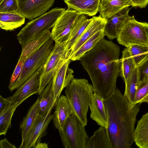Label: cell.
I'll return each instance as SVG.
<instances>
[{
    "mask_svg": "<svg viewBox=\"0 0 148 148\" xmlns=\"http://www.w3.org/2000/svg\"><path fill=\"white\" fill-rule=\"evenodd\" d=\"M113 148L107 128L102 126L88 138L86 148Z\"/></svg>",
    "mask_w": 148,
    "mask_h": 148,
    "instance_id": "obj_24",
    "label": "cell"
},
{
    "mask_svg": "<svg viewBox=\"0 0 148 148\" xmlns=\"http://www.w3.org/2000/svg\"><path fill=\"white\" fill-rule=\"evenodd\" d=\"M12 104L10 101L7 98H5L0 96V113Z\"/></svg>",
    "mask_w": 148,
    "mask_h": 148,
    "instance_id": "obj_35",
    "label": "cell"
},
{
    "mask_svg": "<svg viewBox=\"0 0 148 148\" xmlns=\"http://www.w3.org/2000/svg\"><path fill=\"white\" fill-rule=\"evenodd\" d=\"M35 148H48V144L45 143H42L40 141L36 145Z\"/></svg>",
    "mask_w": 148,
    "mask_h": 148,
    "instance_id": "obj_37",
    "label": "cell"
},
{
    "mask_svg": "<svg viewBox=\"0 0 148 148\" xmlns=\"http://www.w3.org/2000/svg\"><path fill=\"white\" fill-rule=\"evenodd\" d=\"M132 5L130 0H102L99 3L98 12L101 17L106 20L124 8Z\"/></svg>",
    "mask_w": 148,
    "mask_h": 148,
    "instance_id": "obj_19",
    "label": "cell"
},
{
    "mask_svg": "<svg viewBox=\"0 0 148 148\" xmlns=\"http://www.w3.org/2000/svg\"><path fill=\"white\" fill-rule=\"evenodd\" d=\"M106 22V20L100 15L99 16H93L90 22L71 50L69 58L97 32L104 30Z\"/></svg>",
    "mask_w": 148,
    "mask_h": 148,
    "instance_id": "obj_15",
    "label": "cell"
},
{
    "mask_svg": "<svg viewBox=\"0 0 148 148\" xmlns=\"http://www.w3.org/2000/svg\"><path fill=\"white\" fill-rule=\"evenodd\" d=\"M120 60V75L125 82L137 66L126 47L122 51V57Z\"/></svg>",
    "mask_w": 148,
    "mask_h": 148,
    "instance_id": "obj_28",
    "label": "cell"
},
{
    "mask_svg": "<svg viewBox=\"0 0 148 148\" xmlns=\"http://www.w3.org/2000/svg\"><path fill=\"white\" fill-rule=\"evenodd\" d=\"M17 0H3L0 2V12L17 11Z\"/></svg>",
    "mask_w": 148,
    "mask_h": 148,
    "instance_id": "obj_32",
    "label": "cell"
},
{
    "mask_svg": "<svg viewBox=\"0 0 148 148\" xmlns=\"http://www.w3.org/2000/svg\"><path fill=\"white\" fill-rule=\"evenodd\" d=\"M0 146L1 148H16L14 145L10 143L6 138L1 140Z\"/></svg>",
    "mask_w": 148,
    "mask_h": 148,
    "instance_id": "obj_36",
    "label": "cell"
},
{
    "mask_svg": "<svg viewBox=\"0 0 148 148\" xmlns=\"http://www.w3.org/2000/svg\"><path fill=\"white\" fill-rule=\"evenodd\" d=\"M44 69V65L39 68L29 79L17 89L12 96L8 97L12 104L20 105L31 96L39 93L40 78Z\"/></svg>",
    "mask_w": 148,
    "mask_h": 148,
    "instance_id": "obj_10",
    "label": "cell"
},
{
    "mask_svg": "<svg viewBox=\"0 0 148 148\" xmlns=\"http://www.w3.org/2000/svg\"><path fill=\"white\" fill-rule=\"evenodd\" d=\"M103 99L99 95L94 93L89 106L91 112L90 116L99 125L107 128L108 116Z\"/></svg>",
    "mask_w": 148,
    "mask_h": 148,
    "instance_id": "obj_17",
    "label": "cell"
},
{
    "mask_svg": "<svg viewBox=\"0 0 148 148\" xmlns=\"http://www.w3.org/2000/svg\"><path fill=\"white\" fill-rule=\"evenodd\" d=\"M91 21L84 14L79 15L75 20L66 48L70 56V51Z\"/></svg>",
    "mask_w": 148,
    "mask_h": 148,
    "instance_id": "obj_22",
    "label": "cell"
},
{
    "mask_svg": "<svg viewBox=\"0 0 148 148\" xmlns=\"http://www.w3.org/2000/svg\"><path fill=\"white\" fill-rule=\"evenodd\" d=\"M25 18L17 11L0 12V27L6 31H12L21 27Z\"/></svg>",
    "mask_w": 148,
    "mask_h": 148,
    "instance_id": "obj_23",
    "label": "cell"
},
{
    "mask_svg": "<svg viewBox=\"0 0 148 148\" xmlns=\"http://www.w3.org/2000/svg\"><path fill=\"white\" fill-rule=\"evenodd\" d=\"M51 112H49L43 116H39L23 143L19 148H34L36 144L40 141L41 138L46 134L47 127L53 119V115Z\"/></svg>",
    "mask_w": 148,
    "mask_h": 148,
    "instance_id": "obj_12",
    "label": "cell"
},
{
    "mask_svg": "<svg viewBox=\"0 0 148 148\" xmlns=\"http://www.w3.org/2000/svg\"><path fill=\"white\" fill-rule=\"evenodd\" d=\"M118 43L127 47L132 45L148 46V40L141 22L137 21L134 16H129L126 20L117 38Z\"/></svg>",
    "mask_w": 148,
    "mask_h": 148,
    "instance_id": "obj_7",
    "label": "cell"
},
{
    "mask_svg": "<svg viewBox=\"0 0 148 148\" xmlns=\"http://www.w3.org/2000/svg\"><path fill=\"white\" fill-rule=\"evenodd\" d=\"M137 67L140 81L148 78V57Z\"/></svg>",
    "mask_w": 148,
    "mask_h": 148,
    "instance_id": "obj_33",
    "label": "cell"
},
{
    "mask_svg": "<svg viewBox=\"0 0 148 148\" xmlns=\"http://www.w3.org/2000/svg\"><path fill=\"white\" fill-rule=\"evenodd\" d=\"M131 2L132 6L134 7L145 8L148 4V0H130Z\"/></svg>",
    "mask_w": 148,
    "mask_h": 148,
    "instance_id": "obj_34",
    "label": "cell"
},
{
    "mask_svg": "<svg viewBox=\"0 0 148 148\" xmlns=\"http://www.w3.org/2000/svg\"><path fill=\"white\" fill-rule=\"evenodd\" d=\"M103 30L97 32L86 41L69 59L73 61L79 60L84 55L92 49L100 40L104 38L105 35Z\"/></svg>",
    "mask_w": 148,
    "mask_h": 148,
    "instance_id": "obj_27",
    "label": "cell"
},
{
    "mask_svg": "<svg viewBox=\"0 0 148 148\" xmlns=\"http://www.w3.org/2000/svg\"><path fill=\"white\" fill-rule=\"evenodd\" d=\"M141 23L145 29L148 40V23L145 22H141Z\"/></svg>",
    "mask_w": 148,
    "mask_h": 148,
    "instance_id": "obj_38",
    "label": "cell"
},
{
    "mask_svg": "<svg viewBox=\"0 0 148 148\" xmlns=\"http://www.w3.org/2000/svg\"><path fill=\"white\" fill-rule=\"evenodd\" d=\"M100 0H64L68 9L82 14L93 16L98 12Z\"/></svg>",
    "mask_w": 148,
    "mask_h": 148,
    "instance_id": "obj_18",
    "label": "cell"
},
{
    "mask_svg": "<svg viewBox=\"0 0 148 148\" xmlns=\"http://www.w3.org/2000/svg\"><path fill=\"white\" fill-rule=\"evenodd\" d=\"M66 44L55 42L51 53L44 65L40 78L39 95L50 82L57 70L69 59L70 55L66 48Z\"/></svg>",
    "mask_w": 148,
    "mask_h": 148,
    "instance_id": "obj_8",
    "label": "cell"
},
{
    "mask_svg": "<svg viewBox=\"0 0 148 148\" xmlns=\"http://www.w3.org/2000/svg\"><path fill=\"white\" fill-rule=\"evenodd\" d=\"M39 95V116H43L51 112L57 103L54 100L52 79Z\"/></svg>",
    "mask_w": 148,
    "mask_h": 148,
    "instance_id": "obj_20",
    "label": "cell"
},
{
    "mask_svg": "<svg viewBox=\"0 0 148 148\" xmlns=\"http://www.w3.org/2000/svg\"><path fill=\"white\" fill-rule=\"evenodd\" d=\"M54 42L51 37L27 59L19 78L10 90V91L20 87L39 68L45 65L53 49Z\"/></svg>",
    "mask_w": 148,
    "mask_h": 148,
    "instance_id": "obj_5",
    "label": "cell"
},
{
    "mask_svg": "<svg viewBox=\"0 0 148 148\" xmlns=\"http://www.w3.org/2000/svg\"><path fill=\"white\" fill-rule=\"evenodd\" d=\"M100 1L102 0H100Z\"/></svg>",
    "mask_w": 148,
    "mask_h": 148,
    "instance_id": "obj_40",
    "label": "cell"
},
{
    "mask_svg": "<svg viewBox=\"0 0 148 148\" xmlns=\"http://www.w3.org/2000/svg\"><path fill=\"white\" fill-rule=\"evenodd\" d=\"M65 10L64 8H55L27 23L16 36L22 48L49 31Z\"/></svg>",
    "mask_w": 148,
    "mask_h": 148,
    "instance_id": "obj_4",
    "label": "cell"
},
{
    "mask_svg": "<svg viewBox=\"0 0 148 148\" xmlns=\"http://www.w3.org/2000/svg\"><path fill=\"white\" fill-rule=\"evenodd\" d=\"M55 107L52 120L55 127L59 131L63 128L66 120L73 112L67 98L64 95L60 97Z\"/></svg>",
    "mask_w": 148,
    "mask_h": 148,
    "instance_id": "obj_16",
    "label": "cell"
},
{
    "mask_svg": "<svg viewBox=\"0 0 148 148\" xmlns=\"http://www.w3.org/2000/svg\"><path fill=\"white\" fill-rule=\"evenodd\" d=\"M143 102L148 103V78L140 81L134 104Z\"/></svg>",
    "mask_w": 148,
    "mask_h": 148,
    "instance_id": "obj_31",
    "label": "cell"
},
{
    "mask_svg": "<svg viewBox=\"0 0 148 148\" xmlns=\"http://www.w3.org/2000/svg\"><path fill=\"white\" fill-rule=\"evenodd\" d=\"M39 116V98H38L30 108L20 125L22 138L20 146L23 143L28 134L35 124Z\"/></svg>",
    "mask_w": 148,
    "mask_h": 148,
    "instance_id": "obj_21",
    "label": "cell"
},
{
    "mask_svg": "<svg viewBox=\"0 0 148 148\" xmlns=\"http://www.w3.org/2000/svg\"><path fill=\"white\" fill-rule=\"evenodd\" d=\"M18 104H12L0 113V135H5L11 127L12 116Z\"/></svg>",
    "mask_w": 148,
    "mask_h": 148,
    "instance_id": "obj_29",
    "label": "cell"
},
{
    "mask_svg": "<svg viewBox=\"0 0 148 148\" xmlns=\"http://www.w3.org/2000/svg\"><path fill=\"white\" fill-rule=\"evenodd\" d=\"M71 61L68 59L57 70L52 78L54 100L56 102L62 90L74 78L73 71L69 68Z\"/></svg>",
    "mask_w": 148,
    "mask_h": 148,
    "instance_id": "obj_13",
    "label": "cell"
},
{
    "mask_svg": "<svg viewBox=\"0 0 148 148\" xmlns=\"http://www.w3.org/2000/svg\"><path fill=\"white\" fill-rule=\"evenodd\" d=\"M3 0H0V2H1Z\"/></svg>",
    "mask_w": 148,
    "mask_h": 148,
    "instance_id": "obj_39",
    "label": "cell"
},
{
    "mask_svg": "<svg viewBox=\"0 0 148 148\" xmlns=\"http://www.w3.org/2000/svg\"><path fill=\"white\" fill-rule=\"evenodd\" d=\"M140 82L137 67L132 72L125 82V89L123 95L130 102L134 105L135 96Z\"/></svg>",
    "mask_w": 148,
    "mask_h": 148,
    "instance_id": "obj_26",
    "label": "cell"
},
{
    "mask_svg": "<svg viewBox=\"0 0 148 148\" xmlns=\"http://www.w3.org/2000/svg\"><path fill=\"white\" fill-rule=\"evenodd\" d=\"M55 0H17V12L29 20L44 14L53 5Z\"/></svg>",
    "mask_w": 148,
    "mask_h": 148,
    "instance_id": "obj_11",
    "label": "cell"
},
{
    "mask_svg": "<svg viewBox=\"0 0 148 148\" xmlns=\"http://www.w3.org/2000/svg\"><path fill=\"white\" fill-rule=\"evenodd\" d=\"M65 92L73 113L85 126L88 108L94 93L93 85L86 79L73 78L65 87Z\"/></svg>",
    "mask_w": 148,
    "mask_h": 148,
    "instance_id": "obj_3",
    "label": "cell"
},
{
    "mask_svg": "<svg viewBox=\"0 0 148 148\" xmlns=\"http://www.w3.org/2000/svg\"><path fill=\"white\" fill-rule=\"evenodd\" d=\"M85 127L72 113L63 128L58 131L63 146L65 148H86L89 138Z\"/></svg>",
    "mask_w": 148,
    "mask_h": 148,
    "instance_id": "obj_6",
    "label": "cell"
},
{
    "mask_svg": "<svg viewBox=\"0 0 148 148\" xmlns=\"http://www.w3.org/2000/svg\"><path fill=\"white\" fill-rule=\"evenodd\" d=\"M130 9L129 7H126L106 19L103 31L105 36L109 39L117 38L122 27L130 16L129 12Z\"/></svg>",
    "mask_w": 148,
    "mask_h": 148,
    "instance_id": "obj_14",
    "label": "cell"
},
{
    "mask_svg": "<svg viewBox=\"0 0 148 148\" xmlns=\"http://www.w3.org/2000/svg\"><path fill=\"white\" fill-rule=\"evenodd\" d=\"M108 116L107 128L113 148H130L140 103L132 104L116 88L103 99Z\"/></svg>",
    "mask_w": 148,
    "mask_h": 148,
    "instance_id": "obj_2",
    "label": "cell"
},
{
    "mask_svg": "<svg viewBox=\"0 0 148 148\" xmlns=\"http://www.w3.org/2000/svg\"><path fill=\"white\" fill-rule=\"evenodd\" d=\"M119 47L104 38L79 59L92 81L94 93L103 98L117 88L120 75Z\"/></svg>",
    "mask_w": 148,
    "mask_h": 148,
    "instance_id": "obj_1",
    "label": "cell"
},
{
    "mask_svg": "<svg viewBox=\"0 0 148 148\" xmlns=\"http://www.w3.org/2000/svg\"><path fill=\"white\" fill-rule=\"evenodd\" d=\"M134 141L140 148H148V112L138 121L134 133Z\"/></svg>",
    "mask_w": 148,
    "mask_h": 148,
    "instance_id": "obj_25",
    "label": "cell"
},
{
    "mask_svg": "<svg viewBox=\"0 0 148 148\" xmlns=\"http://www.w3.org/2000/svg\"><path fill=\"white\" fill-rule=\"evenodd\" d=\"M137 67L148 57V46L132 45L126 47Z\"/></svg>",
    "mask_w": 148,
    "mask_h": 148,
    "instance_id": "obj_30",
    "label": "cell"
},
{
    "mask_svg": "<svg viewBox=\"0 0 148 148\" xmlns=\"http://www.w3.org/2000/svg\"><path fill=\"white\" fill-rule=\"evenodd\" d=\"M82 14L75 10L67 9L58 18L52 29V37L60 44L67 42L75 21Z\"/></svg>",
    "mask_w": 148,
    "mask_h": 148,
    "instance_id": "obj_9",
    "label": "cell"
}]
</instances>
